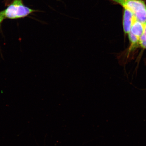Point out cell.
Returning <instances> with one entry per match:
<instances>
[{
    "label": "cell",
    "instance_id": "obj_4",
    "mask_svg": "<svg viewBox=\"0 0 146 146\" xmlns=\"http://www.w3.org/2000/svg\"><path fill=\"white\" fill-rule=\"evenodd\" d=\"M144 28L145 24L137 21L136 18L131 27L130 32L140 39L143 34Z\"/></svg>",
    "mask_w": 146,
    "mask_h": 146
},
{
    "label": "cell",
    "instance_id": "obj_2",
    "mask_svg": "<svg viewBox=\"0 0 146 146\" xmlns=\"http://www.w3.org/2000/svg\"><path fill=\"white\" fill-rule=\"evenodd\" d=\"M35 11V10L23 5L22 0H14L8 8L2 12L5 18L15 19L26 17Z\"/></svg>",
    "mask_w": 146,
    "mask_h": 146
},
{
    "label": "cell",
    "instance_id": "obj_5",
    "mask_svg": "<svg viewBox=\"0 0 146 146\" xmlns=\"http://www.w3.org/2000/svg\"><path fill=\"white\" fill-rule=\"evenodd\" d=\"M140 48L146 50V41H140Z\"/></svg>",
    "mask_w": 146,
    "mask_h": 146
},
{
    "label": "cell",
    "instance_id": "obj_3",
    "mask_svg": "<svg viewBox=\"0 0 146 146\" xmlns=\"http://www.w3.org/2000/svg\"><path fill=\"white\" fill-rule=\"evenodd\" d=\"M135 18V16L132 12L127 9H124L123 25L125 38L127 35L130 32L131 27Z\"/></svg>",
    "mask_w": 146,
    "mask_h": 146
},
{
    "label": "cell",
    "instance_id": "obj_1",
    "mask_svg": "<svg viewBox=\"0 0 146 146\" xmlns=\"http://www.w3.org/2000/svg\"><path fill=\"white\" fill-rule=\"evenodd\" d=\"M127 9L134 14L137 21L146 23V4L143 0H110Z\"/></svg>",
    "mask_w": 146,
    "mask_h": 146
},
{
    "label": "cell",
    "instance_id": "obj_6",
    "mask_svg": "<svg viewBox=\"0 0 146 146\" xmlns=\"http://www.w3.org/2000/svg\"><path fill=\"white\" fill-rule=\"evenodd\" d=\"M5 18L2 12V11L0 12V25L1 24V23L2 22V21H3V20Z\"/></svg>",
    "mask_w": 146,
    "mask_h": 146
},
{
    "label": "cell",
    "instance_id": "obj_7",
    "mask_svg": "<svg viewBox=\"0 0 146 146\" xmlns=\"http://www.w3.org/2000/svg\"><path fill=\"white\" fill-rule=\"evenodd\" d=\"M140 41H146V35H142L140 38Z\"/></svg>",
    "mask_w": 146,
    "mask_h": 146
},
{
    "label": "cell",
    "instance_id": "obj_8",
    "mask_svg": "<svg viewBox=\"0 0 146 146\" xmlns=\"http://www.w3.org/2000/svg\"><path fill=\"white\" fill-rule=\"evenodd\" d=\"M143 35H146V23L145 24V28H144V32Z\"/></svg>",
    "mask_w": 146,
    "mask_h": 146
}]
</instances>
